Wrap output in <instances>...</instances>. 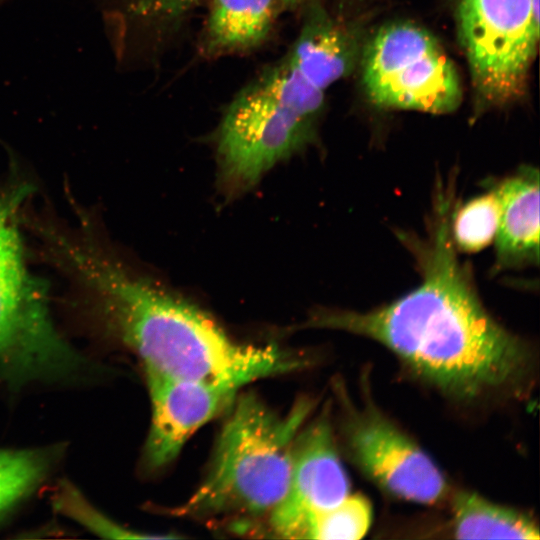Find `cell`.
<instances>
[{"instance_id":"obj_1","label":"cell","mask_w":540,"mask_h":540,"mask_svg":"<svg viewBox=\"0 0 540 540\" xmlns=\"http://www.w3.org/2000/svg\"><path fill=\"white\" fill-rule=\"evenodd\" d=\"M41 253L145 373L240 388L308 362L278 345L230 337L203 309L133 268L87 214L48 228Z\"/></svg>"},{"instance_id":"obj_2","label":"cell","mask_w":540,"mask_h":540,"mask_svg":"<svg viewBox=\"0 0 540 540\" xmlns=\"http://www.w3.org/2000/svg\"><path fill=\"white\" fill-rule=\"evenodd\" d=\"M439 212L431 237L416 250L417 288L366 312L317 310L306 326L375 340L453 399L523 395L532 380V350L484 308L456 255L450 203L442 201Z\"/></svg>"},{"instance_id":"obj_3","label":"cell","mask_w":540,"mask_h":540,"mask_svg":"<svg viewBox=\"0 0 540 540\" xmlns=\"http://www.w3.org/2000/svg\"><path fill=\"white\" fill-rule=\"evenodd\" d=\"M313 404L301 398L278 413L252 393L235 399L205 478L175 513L231 520L236 531L268 518L287 489L294 444Z\"/></svg>"},{"instance_id":"obj_4","label":"cell","mask_w":540,"mask_h":540,"mask_svg":"<svg viewBox=\"0 0 540 540\" xmlns=\"http://www.w3.org/2000/svg\"><path fill=\"white\" fill-rule=\"evenodd\" d=\"M33 187L0 182V377L12 388L75 380L86 359L60 334L46 282L29 268L23 212Z\"/></svg>"},{"instance_id":"obj_5","label":"cell","mask_w":540,"mask_h":540,"mask_svg":"<svg viewBox=\"0 0 540 540\" xmlns=\"http://www.w3.org/2000/svg\"><path fill=\"white\" fill-rule=\"evenodd\" d=\"M361 60L365 92L379 108L447 114L462 101L453 61L429 31L413 23L381 27L363 46Z\"/></svg>"},{"instance_id":"obj_6","label":"cell","mask_w":540,"mask_h":540,"mask_svg":"<svg viewBox=\"0 0 540 540\" xmlns=\"http://www.w3.org/2000/svg\"><path fill=\"white\" fill-rule=\"evenodd\" d=\"M539 19L532 0H460L459 35L481 106H504L523 97Z\"/></svg>"},{"instance_id":"obj_7","label":"cell","mask_w":540,"mask_h":540,"mask_svg":"<svg viewBox=\"0 0 540 540\" xmlns=\"http://www.w3.org/2000/svg\"><path fill=\"white\" fill-rule=\"evenodd\" d=\"M316 121L286 108L255 81L226 108L217 132L222 179L232 188L256 184L276 164L315 139Z\"/></svg>"},{"instance_id":"obj_8","label":"cell","mask_w":540,"mask_h":540,"mask_svg":"<svg viewBox=\"0 0 540 540\" xmlns=\"http://www.w3.org/2000/svg\"><path fill=\"white\" fill-rule=\"evenodd\" d=\"M342 404V435L356 465L383 490L398 498L435 504L447 483L433 460L369 401L355 405L337 386Z\"/></svg>"},{"instance_id":"obj_9","label":"cell","mask_w":540,"mask_h":540,"mask_svg":"<svg viewBox=\"0 0 540 540\" xmlns=\"http://www.w3.org/2000/svg\"><path fill=\"white\" fill-rule=\"evenodd\" d=\"M348 494L349 481L325 412L296 438L288 486L267 518L269 529L281 538L305 539L312 516Z\"/></svg>"},{"instance_id":"obj_10","label":"cell","mask_w":540,"mask_h":540,"mask_svg":"<svg viewBox=\"0 0 540 540\" xmlns=\"http://www.w3.org/2000/svg\"><path fill=\"white\" fill-rule=\"evenodd\" d=\"M151 422L144 463L159 469L176 458L203 425L229 410L239 388L216 382L145 373Z\"/></svg>"},{"instance_id":"obj_11","label":"cell","mask_w":540,"mask_h":540,"mask_svg":"<svg viewBox=\"0 0 540 540\" xmlns=\"http://www.w3.org/2000/svg\"><path fill=\"white\" fill-rule=\"evenodd\" d=\"M300 32L284 59L311 85L325 92L348 76L361 58V29L333 18L317 0L307 4Z\"/></svg>"},{"instance_id":"obj_12","label":"cell","mask_w":540,"mask_h":540,"mask_svg":"<svg viewBox=\"0 0 540 540\" xmlns=\"http://www.w3.org/2000/svg\"><path fill=\"white\" fill-rule=\"evenodd\" d=\"M499 224L495 236L498 269L538 264L539 172L522 167L495 190Z\"/></svg>"},{"instance_id":"obj_13","label":"cell","mask_w":540,"mask_h":540,"mask_svg":"<svg viewBox=\"0 0 540 540\" xmlns=\"http://www.w3.org/2000/svg\"><path fill=\"white\" fill-rule=\"evenodd\" d=\"M283 10L279 0H212L202 52L216 58L260 47Z\"/></svg>"},{"instance_id":"obj_14","label":"cell","mask_w":540,"mask_h":540,"mask_svg":"<svg viewBox=\"0 0 540 540\" xmlns=\"http://www.w3.org/2000/svg\"><path fill=\"white\" fill-rule=\"evenodd\" d=\"M452 507V532L458 539H539L531 517L477 493L457 492Z\"/></svg>"},{"instance_id":"obj_15","label":"cell","mask_w":540,"mask_h":540,"mask_svg":"<svg viewBox=\"0 0 540 540\" xmlns=\"http://www.w3.org/2000/svg\"><path fill=\"white\" fill-rule=\"evenodd\" d=\"M60 453L52 446L0 449V520L40 486Z\"/></svg>"},{"instance_id":"obj_16","label":"cell","mask_w":540,"mask_h":540,"mask_svg":"<svg viewBox=\"0 0 540 540\" xmlns=\"http://www.w3.org/2000/svg\"><path fill=\"white\" fill-rule=\"evenodd\" d=\"M254 81L286 108L317 121L325 92L306 81L285 59L264 69Z\"/></svg>"},{"instance_id":"obj_17","label":"cell","mask_w":540,"mask_h":540,"mask_svg":"<svg viewBox=\"0 0 540 540\" xmlns=\"http://www.w3.org/2000/svg\"><path fill=\"white\" fill-rule=\"evenodd\" d=\"M500 208L495 190L475 197L452 213L451 236L455 247L478 252L495 239Z\"/></svg>"},{"instance_id":"obj_18","label":"cell","mask_w":540,"mask_h":540,"mask_svg":"<svg viewBox=\"0 0 540 540\" xmlns=\"http://www.w3.org/2000/svg\"><path fill=\"white\" fill-rule=\"evenodd\" d=\"M371 520L370 502L362 495L348 494L336 505L312 516L305 539L358 540L368 532Z\"/></svg>"},{"instance_id":"obj_19","label":"cell","mask_w":540,"mask_h":540,"mask_svg":"<svg viewBox=\"0 0 540 540\" xmlns=\"http://www.w3.org/2000/svg\"><path fill=\"white\" fill-rule=\"evenodd\" d=\"M56 509L93 533L106 538H159L130 530L103 514L94 507L72 484L62 483L55 495Z\"/></svg>"},{"instance_id":"obj_20","label":"cell","mask_w":540,"mask_h":540,"mask_svg":"<svg viewBox=\"0 0 540 540\" xmlns=\"http://www.w3.org/2000/svg\"><path fill=\"white\" fill-rule=\"evenodd\" d=\"M197 0H131L132 12L146 20L172 24L184 17Z\"/></svg>"},{"instance_id":"obj_21","label":"cell","mask_w":540,"mask_h":540,"mask_svg":"<svg viewBox=\"0 0 540 540\" xmlns=\"http://www.w3.org/2000/svg\"><path fill=\"white\" fill-rule=\"evenodd\" d=\"M310 0H279L283 9H294L300 5L307 4Z\"/></svg>"}]
</instances>
